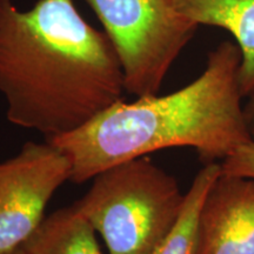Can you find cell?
Wrapping results in <instances>:
<instances>
[{
	"label": "cell",
	"mask_w": 254,
	"mask_h": 254,
	"mask_svg": "<svg viewBox=\"0 0 254 254\" xmlns=\"http://www.w3.org/2000/svg\"><path fill=\"white\" fill-rule=\"evenodd\" d=\"M122 65L74 0L20 9L0 0V94L6 118L47 139L80 128L123 100Z\"/></svg>",
	"instance_id": "cell-1"
},
{
	"label": "cell",
	"mask_w": 254,
	"mask_h": 254,
	"mask_svg": "<svg viewBox=\"0 0 254 254\" xmlns=\"http://www.w3.org/2000/svg\"><path fill=\"white\" fill-rule=\"evenodd\" d=\"M221 173L220 164L207 163L196 173L170 231L148 254H195L202 206Z\"/></svg>",
	"instance_id": "cell-9"
},
{
	"label": "cell",
	"mask_w": 254,
	"mask_h": 254,
	"mask_svg": "<svg viewBox=\"0 0 254 254\" xmlns=\"http://www.w3.org/2000/svg\"><path fill=\"white\" fill-rule=\"evenodd\" d=\"M122 65L125 90L136 98L158 94L199 26L172 0H86Z\"/></svg>",
	"instance_id": "cell-4"
},
{
	"label": "cell",
	"mask_w": 254,
	"mask_h": 254,
	"mask_svg": "<svg viewBox=\"0 0 254 254\" xmlns=\"http://www.w3.org/2000/svg\"><path fill=\"white\" fill-rule=\"evenodd\" d=\"M241 53L222 41L204 71L180 90L118 101L67 134L47 139L67 154L71 182L93 179L105 168L170 147H192L207 163L224 160L253 141L240 86Z\"/></svg>",
	"instance_id": "cell-2"
},
{
	"label": "cell",
	"mask_w": 254,
	"mask_h": 254,
	"mask_svg": "<svg viewBox=\"0 0 254 254\" xmlns=\"http://www.w3.org/2000/svg\"><path fill=\"white\" fill-rule=\"evenodd\" d=\"M72 166L67 154L50 140L27 141L12 158L0 161V254L19 249L45 219L51 198Z\"/></svg>",
	"instance_id": "cell-5"
},
{
	"label": "cell",
	"mask_w": 254,
	"mask_h": 254,
	"mask_svg": "<svg viewBox=\"0 0 254 254\" xmlns=\"http://www.w3.org/2000/svg\"><path fill=\"white\" fill-rule=\"evenodd\" d=\"M244 113H245L246 124L249 127V132L251 134V138L254 141V93L250 95V101L244 107Z\"/></svg>",
	"instance_id": "cell-11"
},
{
	"label": "cell",
	"mask_w": 254,
	"mask_h": 254,
	"mask_svg": "<svg viewBox=\"0 0 254 254\" xmlns=\"http://www.w3.org/2000/svg\"><path fill=\"white\" fill-rule=\"evenodd\" d=\"M177 11L198 25L227 31L241 53L240 86L254 93V0H172Z\"/></svg>",
	"instance_id": "cell-7"
},
{
	"label": "cell",
	"mask_w": 254,
	"mask_h": 254,
	"mask_svg": "<svg viewBox=\"0 0 254 254\" xmlns=\"http://www.w3.org/2000/svg\"><path fill=\"white\" fill-rule=\"evenodd\" d=\"M221 173L254 178V141L241 145L221 161Z\"/></svg>",
	"instance_id": "cell-10"
},
{
	"label": "cell",
	"mask_w": 254,
	"mask_h": 254,
	"mask_svg": "<svg viewBox=\"0 0 254 254\" xmlns=\"http://www.w3.org/2000/svg\"><path fill=\"white\" fill-rule=\"evenodd\" d=\"M5 254H28L26 251H25L24 247H19V249L12 251V252H8V253H5Z\"/></svg>",
	"instance_id": "cell-12"
},
{
	"label": "cell",
	"mask_w": 254,
	"mask_h": 254,
	"mask_svg": "<svg viewBox=\"0 0 254 254\" xmlns=\"http://www.w3.org/2000/svg\"><path fill=\"white\" fill-rule=\"evenodd\" d=\"M195 254H254V178L220 173L202 206Z\"/></svg>",
	"instance_id": "cell-6"
},
{
	"label": "cell",
	"mask_w": 254,
	"mask_h": 254,
	"mask_svg": "<svg viewBox=\"0 0 254 254\" xmlns=\"http://www.w3.org/2000/svg\"><path fill=\"white\" fill-rule=\"evenodd\" d=\"M97 232L74 205L44 219L23 246L28 254H103Z\"/></svg>",
	"instance_id": "cell-8"
},
{
	"label": "cell",
	"mask_w": 254,
	"mask_h": 254,
	"mask_svg": "<svg viewBox=\"0 0 254 254\" xmlns=\"http://www.w3.org/2000/svg\"><path fill=\"white\" fill-rule=\"evenodd\" d=\"M184 196L177 180L146 155L105 168L74 206L110 254H148L177 220Z\"/></svg>",
	"instance_id": "cell-3"
}]
</instances>
